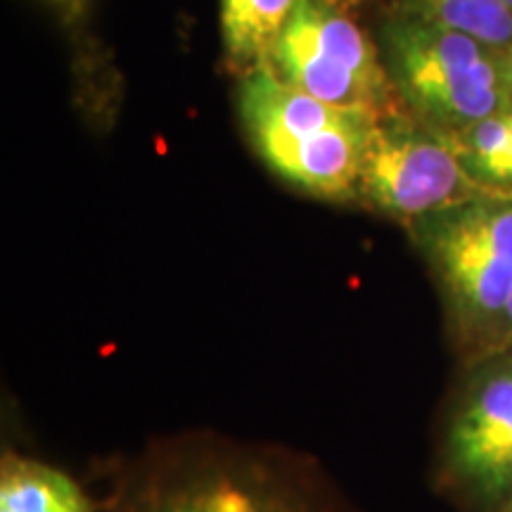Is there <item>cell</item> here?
Listing matches in <instances>:
<instances>
[{"label":"cell","instance_id":"cell-10","mask_svg":"<svg viewBox=\"0 0 512 512\" xmlns=\"http://www.w3.org/2000/svg\"><path fill=\"white\" fill-rule=\"evenodd\" d=\"M415 15L458 31L486 48L512 41V8L505 0H413Z\"/></svg>","mask_w":512,"mask_h":512},{"label":"cell","instance_id":"cell-3","mask_svg":"<svg viewBox=\"0 0 512 512\" xmlns=\"http://www.w3.org/2000/svg\"><path fill=\"white\" fill-rule=\"evenodd\" d=\"M394 88L434 124L460 128L496 114L510 100L503 62L475 38L418 15L384 29Z\"/></svg>","mask_w":512,"mask_h":512},{"label":"cell","instance_id":"cell-6","mask_svg":"<svg viewBox=\"0 0 512 512\" xmlns=\"http://www.w3.org/2000/svg\"><path fill=\"white\" fill-rule=\"evenodd\" d=\"M446 467L484 503L512 498V358L484 356L446 427Z\"/></svg>","mask_w":512,"mask_h":512},{"label":"cell","instance_id":"cell-17","mask_svg":"<svg viewBox=\"0 0 512 512\" xmlns=\"http://www.w3.org/2000/svg\"><path fill=\"white\" fill-rule=\"evenodd\" d=\"M498 354H508V356L512 358V347H510V349H505V351H498Z\"/></svg>","mask_w":512,"mask_h":512},{"label":"cell","instance_id":"cell-11","mask_svg":"<svg viewBox=\"0 0 512 512\" xmlns=\"http://www.w3.org/2000/svg\"><path fill=\"white\" fill-rule=\"evenodd\" d=\"M162 512H280L268 498L235 482H214L200 486L169 503Z\"/></svg>","mask_w":512,"mask_h":512},{"label":"cell","instance_id":"cell-14","mask_svg":"<svg viewBox=\"0 0 512 512\" xmlns=\"http://www.w3.org/2000/svg\"><path fill=\"white\" fill-rule=\"evenodd\" d=\"M503 62V74H505V83H508V91H510V98H512V55L505 57Z\"/></svg>","mask_w":512,"mask_h":512},{"label":"cell","instance_id":"cell-15","mask_svg":"<svg viewBox=\"0 0 512 512\" xmlns=\"http://www.w3.org/2000/svg\"><path fill=\"white\" fill-rule=\"evenodd\" d=\"M325 3L335 5V8H354V5L363 3V0H325Z\"/></svg>","mask_w":512,"mask_h":512},{"label":"cell","instance_id":"cell-4","mask_svg":"<svg viewBox=\"0 0 512 512\" xmlns=\"http://www.w3.org/2000/svg\"><path fill=\"white\" fill-rule=\"evenodd\" d=\"M266 64L313 98L377 117L394 88L373 41L325 0H299Z\"/></svg>","mask_w":512,"mask_h":512},{"label":"cell","instance_id":"cell-16","mask_svg":"<svg viewBox=\"0 0 512 512\" xmlns=\"http://www.w3.org/2000/svg\"><path fill=\"white\" fill-rule=\"evenodd\" d=\"M501 508H503L501 512H512V498H510V501H508V503H503V505H501Z\"/></svg>","mask_w":512,"mask_h":512},{"label":"cell","instance_id":"cell-13","mask_svg":"<svg viewBox=\"0 0 512 512\" xmlns=\"http://www.w3.org/2000/svg\"><path fill=\"white\" fill-rule=\"evenodd\" d=\"M53 3H55L57 8H60L62 12H67V15L76 17V15H81L83 8H86L88 0H53Z\"/></svg>","mask_w":512,"mask_h":512},{"label":"cell","instance_id":"cell-1","mask_svg":"<svg viewBox=\"0 0 512 512\" xmlns=\"http://www.w3.org/2000/svg\"><path fill=\"white\" fill-rule=\"evenodd\" d=\"M240 117L268 169L318 200H358V176L377 114L335 107L261 64L240 86Z\"/></svg>","mask_w":512,"mask_h":512},{"label":"cell","instance_id":"cell-5","mask_svg":"<svg viewBox=\"0 0 512 512\" xmlns=\"http://www.w3.org/2000/svg\"><path fill=\"white\" fill-rule=\"evenodd\" d=\"M479 195L448 138L396 117H377L370 133L358 200L392 219L415 223Z\"/></svg>","mask_w":512,"mask_h":512},{"label":"cell","instance_id":"cell-9","mask_svg":"<svg viewBox=\"0 0 512 512\" xmlns=\"http://www.w3.org/2000/svg\"><path fill=\"white\" fill-rule=\"evenodd\" d=\"M477 185L512 190V98L491 117L448 136Z\"/></svg>","mask_w":512,"mask_h":512},{"label":"cell","instance_id":"cell-2","mask_svg":"<svg viewBox=\"0 0 512 512\" xmlns=\"http://www.w3.org/2000/svg\"><path fill=\"white\" fill-rule=\"evenodd\" d=\"M413 226L453 320L486 356L512 299V195H475Z\"/></svg>","mask_w":512,"mask_h":512},{"label":"cell","instance_id":"cell-7","mask_svg":"<svg viewBox=\"0 0 512 512\" xmlns=\"http://www.w3.org/2000/svg\"><path fill=\"white\" fill-rule=\"evenodd\" d=\"M0 512H93L86 494L53 465L5 456L0 467Z\"/></svg>","mask_w":512,"mask_h":512},{"label":"cell","instance_id":"cell-12","mask_svg":"<svg viewBox=\"0 0 512 512\" xmlns=\"http://www.w3.org/2000/svg\"><path fill=\"white\" fill-rule=\"evenodd\" d=\"M510 347H512V299H510L508 309H505V313H503L501 325H498L494 347H491V351L486 356L498 354V351H505V349H510Z\"/></svg>","mask_w":512,"mask_h":512},{"label":"cell","instance_id":"cell-18","mask_svg":"<svg viewBox=\"0 0 512 512\" xmlns=\"http://www.w3.org/2000/svg\"><path fill=\"white\" fill-rule=\"evenodd\" d=\"M505 3H508V5H510V8H512V0H505Z\"/></svg>","mask_w":512,"mask_h":512},{"label":"cell","instance_id":"cell-8","mask_svg":"<svg viewBox=\"0 0 512 512\" xmlns=\"http://www.w3.org/2000/svg\"><path fill=\"white\" fill-rule=\"evenodd\" d=\"M299 0H221V34L235 67H261L271 57Z\"/></svg>","mask_w":512,"mask_h":512}]
</instances>
